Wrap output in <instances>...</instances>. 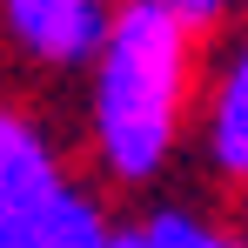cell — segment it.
<instances>
[{"mask_svg":"<svg viewBox=\"0 0 248 248\" xmlns=\"http://www.w3.org/2000/svg\"><path fill=\"white\" fill-rule=\"evenodd\" d=\"M195 27L155 0H121V20L87 67V148L114 188L161 181L202 87Z\"/></svg>","mask_w":248,"mask_h":248,"instance_id":"cell-1","label":"cell"},{"mask_svg":"<svg viewBox=\"0 0 248 248\" xmlns=\"http://www.w3.org/2000/svg\"><path fill=\"white\" fill-rule=\"evenodd\" d=\"M114 235L94 188L61 168L47 127L0 101V248H108Z\"/></svg>","mask_w":248,"mask_h":248,"instance_id":"cell-2","label":"cell"},{"mask_svg":"<svg viewBox=\"0 0 248 248\" xmlns=\"http://www.w3.org/2000/svg\"><path fill=\"white\" fill-rule=\"evenodd\" d=\"M121 20V0H0V41L47 74H81Z\"/></svg>","mask_w":248,"mask_h":248,"instance_id":"cell-3","label":"cell"},{"mask_svg":"<svg viewBox=\"0 0 248 248\" xmlns=\"http://www.w3.org/2000/svg\"><path fill=\"white\" fill-rule=\"evenodd\" d=\"M202 155L215 174L228 181H248V34L215 67L208 81V101H202Z\"/></svg>","mask_w":248,"mask_h":248,"instance_id":"cell-4","label":"cell"},{"mask_svg":"<svg viewBox=\"0 0 248 248\" xmlns=\"http://www.w3.org/2000/svg\"><path fill=\"white\" fill-rule=\"evenodd\" d=\"M134 235H141V248H248V235L208 221V215H195V208H174V202L155 208Z\"/></svg>","mask_w":248,"mask_h":248,"instance_id":"cell-5","label":"cell"},{"mask_svg":"<svg viewBox=\"0 0 248 248\" xmlns=\"http://www.w3.org/2000/svg\"><path fill=\"white\" fill-rule=\"evenodd\" d=\"M155 7H168L174 20H188L195 34H208V27H221V20H228L242 0H155Z\"/></svg>","mask_w":248,"mask_h":248,"instance_id":"cell-6","label":"cell"},{"mask_svg":"<svg viewBox=\"0 0 248 248\" xmlns=\"http://www.w3.org/2000/svg\"><path fill=\"white\" fill-rule=\"evenodd\" d=\"M108 248H141V235H134V228H121V235H114Z\"/></svg>","mask_w":248,"mask_h":248,"instance_id":"cell-7","label":"cell"}]
</instances>
